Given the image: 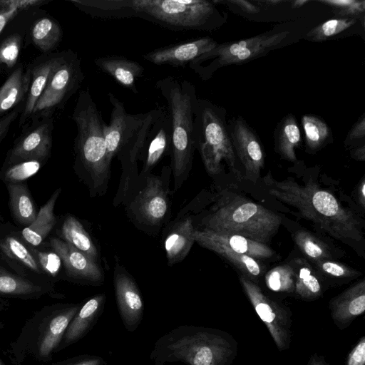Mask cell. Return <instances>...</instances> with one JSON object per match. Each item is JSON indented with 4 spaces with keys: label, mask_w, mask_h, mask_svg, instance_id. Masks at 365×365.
<instances>
[{
    "label": "cell",
    "mask_w": 365,
    "mask_h": 365,
    "mask_svg": "<svg viewBox=\"0 0 365 365\" xmlns=\"http://www.w3.org/2000/svg\"><path fill=\"white\" fill-rule=\"evenodd\" d=\"M263 182L273 197L296 208L303 218L331 237L340 240L362 239L361 222L356 216L312 180L304 184L290 177L277 180L268 172Z\"/></svg>",
    "instance_id": "1"
},
{
    "label": "cell",
    "mask_w": 365,
    "mask_h": 365,
    "mask_svg": "<svg viewBox=\"0 0 365 365\" xmlns=\"http://www.w3.org/2000/svg\"><path fill=\"white\" fill-rule=\"evenodd\" d=\"M108 98L112 107L109 123L103 124L108 155L110 161L116 157L122 167L113 200L118 206L125 205L141 186L143 180L139 178L137 161L140 159L158 108L133 114L126 111L124 103L112 93H108Z\"/></svg>",
    "instance_id": "2"
},
{
    "label": "cell",
    "mask_w": 365,
    "mask_h": 365,
    "mask_svg": "<svg viewBox=\"0 0 365 365\" xmlns=\"http://www.w3.org/2000/svg\"><path fill=\"white\" fill-rule=\"evenodd\" d=\"M72 118L77 128L75 170L91 197L103 195L107 190L112 161L108 155L102 115L88 88L79 93Z\"/></svg>",
    "instance_id": "3"
},
{
    "label": "cell",
    "mask_w": 365,
    "mask_h": 365,
    "mask_svg": "<svg viewBox=\"0 0 365 365\" xmlns=\"http://www.w3.org/2000/svg\"><path fill=\"white\" fill-rule=\"evenodd\" d=\"M155 88L165 100L171 125V171L173 191L187 180L195 148L194 114L198 99L194 84L186 79L168 76L158 81Z\"/></svg>",
    "instance_id": "4"
},
{
    "label": "cell",
    "mask_w": 365,
    "mask_h": 365,
    "mask_svg": "<svg viewBox=\"0 0 365 365\" xmlns=\"http://www.w3.org/2000/svg\"><path fill=\"white\" fill-rule=\"evenodd\" d=\"M279 215L248 198L222 190L201 220L202 228L267 245L280 227Z\"/></svg>",
    "instance_id": "5"
},
{
    "label": "cell",
    "mask_w": 365,
    "mask_h": 365,
    "mask_svg": "<svg viewBox=\"0 0 365 365\" xmlns=\"http://www.w3.org/2000/svg\"><path fill=\"white\" fill-rule=\"evenodd\" d=\"M81 306V304H56L46 306L36 312L10 345L14 365H21L29 359L51 361Z\"/></svg>",
    "instance_id": "6"
},
{
    "label": "cell",
    "mask_w": 365,
    "mask_h": 365,
    "mask_svg": "<svg viewBox=\"0 0 365 365\" xmlns=\"http://www.w3.org/2000/svg\"><path fill=\"white\" fill-rule=\"evenodd\" d=\"M140 18L173 30L211 31L227 19L212 1L127 0L126 19Z\"/></svg>",
    "instance_id": "7"
},
{
    "label": "cell",
    "mask_w": 365,
    "mask_h": 365,
    "mask_svg": "<svg viewBox=\"0 0 365 365\" xmlns=\"http://www.w3.org/2000/svg\"><path fill=\"white\" fill-rule=\"evenodd\" d=\"M225 109L212 101L198 98L194 114V140L207 172L220 174L227 168L235 178H242V168L227 127Z\"/></svg>",
    "instance_id": "8"
},
{
    "label": "cell",
    "mask_w": 365,
    "mask_h": 365,
    "mask_svg": "<svg viewBox=\"0 0 365 365\" xmlns=\"http://www.w3.org/2000/svg\"><path fill=\"white\" fill-rule=\"evenodd\" d=\"M292 36L290 29L274 28L247 38L217 43L188 66L202 81H207L220 68L247 63L292 43Z\"/></svg>",
    "instance_id": "9"
},
{
    "label": "cell",
    "mask_w": 365,
    "mask_h": 365,
    "mask_svg": "<svg viewBox=\"0 0 365 365\" xmlns=\"http://www.w3.org/2000/svg\"><path fill=\"white\" fill-rule=\"evenodd\" d=\"M212 336L194 326L180 325L160 337L150 353L154 365L182 362L186 365H215Z\"/></svg>",
    "instance_id": "10"
},
{
    "label": "cell",
    "mask_w": 365,
    "mask_h": 365,
    "mask_svg": "<svg viewBox=\"0 0 365 365\" xmlns=\"http://www.w3.org/2000/svg\"><path fill=\"white\" fill-rule=\"evenodd\" d=\"M171 172V168L166 166L160 175H146L141 186L125 204L128 216L139 228L158 230L168 219Z\"/></svg>",
    "instance_id": "11"
},
{
    "label": "cell",
    "mask_w": 365,
    "mask_h": 365,
    "mask_svg": "<svg viewBox=\"0 0 365 365\" xmlns=\"http://www.w3.org/2000/svg\"><path fill=\"white\" fill-rule=\"evenodd\" d=\"M83 79L80 60L72 52L58 56L46 88L32 114L60 106L75 92Z\"/></svg>",
    "instance_id": "12"
},
{
    "label": "cell",
    "mask_w": 365,
    "mask_h": 365,
    "mask_svg": "<svg viewBox=\"0 0 365 365\" xmlns=\"http://www.w3.org/2000/svg\"><path fill=\"white\" fill-rule=\"evenodd\" d=\"M227 131L246 180L255 183L264 168V152L256 133L242 116L227 121Z\"/></svg>",
    "instance_id": "13"
},
{
    "label": "cell",
    "mask_w": 365,
    "mask_h": 365,
    "mask_svg": "<svg viewBox=\"0 0 365 365\" xmlns=\"http://www.w3.org/2000/svg\"><path fill=\"white\" fill-rule=\"evenodd\" d=\"M114 288L122 322L128 331H134L143 318V301L133 278L119 264L114 269Z\"/></svg>",
    "instance_id": "14"
},
{
    "label": "cell",
    "mask_w": 365,
    "mask_h": 365,
    "mask_svg": "<svg viewBox=\"0 0 365 365\" xmlns=\"http://www.w3.org/2000/svg\"><path fill=\"white\" fill-rule=\"evenodd\" d=\"M195 242L210 250L222 247L237 254L245 255L257 260L267 259L274 255V251L267 245L262 244L245 237L214 232L205 229L195 228Z\"/></svg>",
    "instance_id": "15"
},
{
    "label": "cell",
    "mask_w": 365,
    "mask_h": 365,
    "mask_svg": "<svg viewBox=\"0 0 365 365\" xmlns=\"http://www.w3.org/2000/svg\"><path fill=\"white\" fill-rule=\"evenodd\" d=\"M171 125L167 111L158 108L155 120L149 131L140 160L143 162L139 178L140 180L151 173L155 165L171 153Z\"/></svg>",
    "instance_id": "16"
},
{
    "label": "cell",
    "mask_w": 365,
    "mask_h": 365,
    "mask_svg": "<svg viewBox=\"0 0 365 365\" xmlns=\"http://www.w3.org/2000/svg\"><path fill=\"white\" fill-rule=\"evenodd\" d=\"M217 44L212 38L201 37L153 50L142 57L155 65L183 67Z\"/></svg>",
    "instance_id": "17"
},
{
    "label": "cell",
    "mask_w": 365,
    "mask_h": 365,
    "mask_svg": "<svg viewBox=\"0 0 365 365\" xmlns=\"http://www.w3.org/2000/svg\"><path fill=\"white\" fill-rule=\"evenodd\" d=\"M50 245L61 257L69 277L91 284L103 282V271L98 263L61 239L51 238Z\"/></svg>",
    "instance_id": "18"
},
{
    "label": "cell",
    "mask_w": 365,
    "mask_h": 365,
    "mask_svg": "<svg viewBox=\"0 0 365 365\" xmlns=\"http://www.w3.org/2000/svg\"><path fill=\"white\" fill-rule=\"evenodd\" d=\"M51 122H44L26 132L9 153L7 165L33 160L44 162L51 153Z\"/></svg>",
    "instance_id": "19"
},
{
    "label": "cell",
    "mask_w": 365,
    "mask_h": 365,
    "mask_svg": "<svg viewBox=\"0 0 365 365\" xmlns=\"http://www.w3.org/2000/svg\"><path fill=\"white\" fill-rule=\"evenodd\" d=\"M194 230V220L190 216L178 218L167 226L163 247L169 266L182 262L188 255L195 242Z\"/></svg>",
    "instance_id": "20"
},
{
    "label": "cell",
    "mask_w": 365,
    "mask_h": 365,
    "mask_svg": "<svg viewBox=\"0 0 365 365\" xmlns=\"http://www.w3.org/2000/svg\"><path fill=\"white\" fill-rule=\"evenodd\" d=\"M105 303L106 295L101 293L81 304L69 323L57 351L78 341L92 329L103 311Z\"/></svg>",
    "instance_id": "21"
},
{
    "label": "cell",
    "mask_w": 365,
    "mask_h": 365,
    "mask_svg": "<svg viewBox=\"0 0 365 365\" xmlns=\"http://www.w3.org/2000/svg\"><path fill=\"white\" fill-rule=\"evenodd\" d=\"M96 66L110 76L122 86L137 93L136 80L142 76L143 67L137 61L125 56L110 55L94 61Z\"/></svg>",
    "instance_id": "22"
},
{
    "label": "cell",
    "mask_w": 365,
    "mask_h": 365,
    "mask_svg": "<svg viewBox=\"0 0 365 365\" xmlns=\"http://www.w3.org/2000/svg\"><path fill=\"white\" fill-rule=\"evenodd\" d=\"M48 284L14 274L0 265V295L21 299H35L50 292Z\"/></svg>",
    "instance_id": "23"
},
{
    "label": "cell",
    "mask_w": 365,
    "mask_h": 365,
    "mask_svg": "<svg viewBox=\"0 0 365 365\" xmlns=\"http://www.w3.org/2000/svg\"><path fill=\"white\" fill-rule=\"evenodd\" d=\"M61 192V188L56 190L41 207L34 222L22 230V238L28 244L34 247L39 245L55 226L56 219L53 210Z\"/></svg>",
    "instance_id": "24"
},
{
    "label": "cell",
    "mask_w": 365,
    "mask_h": 365,
    "mask_svg": "<svg viewBox=\"0 0 365 365\" xmlns=\"http://www.w3.org/2000/svg\"><path fill=\"white\" fill-rule=\"evenodd\" d=\"M61 237L91 259L99 264V253L92 238L80 221L68 215L61 226Z\"/></svg>",
    "instance_id": "25"
},
{
    "label": "cell",
    "mask_w": 365,
    "mask_h": 365,
    "mask_svg": "<svg viewBox=\"0 0 365 365\" xmlns=\"http://www.w3.org/2000/svg\"><path fill=\"white\" fill-rule=\"evenodd\" d=\"M9 195V205L14 218L26 227L35 220L37 212L29 190L26 184H6Z\"/></svg>",
    "instance_id": "26"
},
{
    "label": "cell",
    "mask_w": 365,
    "mask_h": 365,
    "mask_svg": "<svg viewBox=\"0 0 365 365\" xmlns=\"http://www.w3.org/2000/svg\"><path fill=\"white\" fill-rule=\"evenodd\" d=\"M58 56L49 58L46 61L38 64L30 73L31 79L29 93L24 112L20 118L21 125L32 113L34 107L42 95L51 73L56 65Z\"/></svg>",
    "instance_id": "27"
},
{
    "label": "cell",
    "mask_w": 365,
    "mask_h": 365,
    "mask_svg": "<svg viewBox=\"0 0 365 365\" xmlns=\"http://www.w3.org/2000/svg\"><path fill=\"white\" fill-rule=\"evenodd\" d=\"M274 137L276 148L279 155L288 161L296 162L295 148L301 141V133L292 114L282 118L275 130Z\"/></svg>",
    "instance_id": "28"
},
{
    "label": "cell",
    "mask_w": 365,
    "mask_h": 365,
    "mask_svg": "<svg viewBox=\"0 0 365 365\" xmlns=\"http://www.w3.org/2000/svg\"><path fill=\"white\" fill-rule=\"evenodd\" d=\"M0 250L13 263H17L38 274L44 273L36 254H33L19 237L8 235L0 238Z\"/></svg>",
    "instance_id": "29"
},
{
    "label": "cell",
    "mask_w": 365,
    "mask_h": 365,
    "mask_svg": "<svg viewBox=\"0 0 365 365\" xmlns=\"http://www.w3.org/2000/svg\"><path fill=\"white\" fill-rule=\"evenodd\" d=\"M30 73L19 67L12 72L0 88V114L17 104L29 91Z\"/></svg>",
    "instance_id": "30"
},
{
    "label": "cell",
    "mask_w": 365,
    "mask_h": 365,
    "mask_svg": "<svg viewBox=\"0 0 365 365\" xmlns=\"http://www.w3.org/2000/svg\"><path fill=\"white\" fill-rule=\"evenodd\" d=\"M302 124L306 147L309 150H318L331 138V130L328 125L315 115H304L302 117Z\"/></svg>",
    "instance_id": "31"
},
{
    "label": "cell",
    "mask_w": 365,
    "mask_h": 365,
    "mask_svg": "<svg viewBox=\"0 0 365 365\" xmlns=\"http://www.w3.org/2000/svg\"><path fill=\"white\" fill-rule=\"evenodd\" d=\"M32 38L35 45L43 51L53 48L61 37V29L53 19H38L32 29Z\"/></svg>",
    "instance_id": "32"
},
{
    "label": "cell",
    "mask_w": 365,
    "mask_h": 365,
    "mask_svg": "<svg viewBox=\"0 0 365 365\" xmlns=\"http://www.w3.org/2000/svg\"><path fill=\"white\" fill-rule=\"evenodd\" d=\"M294 238L299 249L314 263L332 259L327 245L312 233L300 230L296 232Z\"/></svg>",
    "instance_id": "33"
},
{
    "label": "cell",
    "mask_w": 365,
    "mask_h": 365,
    "mask_svg": "<svg viewBox=\"0 0 365 365\" xmlns=\"http://www.w3.org/2000/svg\"><path fill=\"white\" fill-rule=\"evenodd\" d=\"M297 290L301 294H316L321 284L312 267L304 259L297 258L292 264Z\"/></svg>",
    "instance_id": "34"
},
{
    "label": "cell",
    "mask_w": 365,
    "mask_h": 365,
    "mask_svg": "<svg viewBox=\"0 0 365 365\" xmlns=\"http://www.w3.org/2000/svg\"><path fill=\"white\" fill-rule=\"evenodd\" d=\"M358 21L354 18H337L327 20L311 29L306 38L314 42H322L347 30Z\"/></svg>",
    "instance_id": "35"
},
{
    "label": "cell",
    "mask_w": 365,
    "mask_h": 365,
    "mask_svg": "<svg viewBox=\"0 0 365 365\" xmlns=\"http://www.w3.org/2000/svg\"><path fill=\"white\" fill-rule=\"evenodd\" d=\"M39 160H26L8 165L0 173L6 184L19 183L35 175L42 165Z\"/></svg>",
    "instance_id": "36"
},
{
    "label": "cell",
    "mask_w": 365,
    "mask_h": 365,
    "mask_svg": "<svg viewBox=\"0 0 365 365\" xmlns=\"http://www.w3.org/2000/svg\"><path fill=\"white\" fill-rule=\"evenodd\" d=\"M267 287L275 292L287 291L293 288L294 284V269L292 264L278 265L265 275Z\"/></svg>",
    "instance_id": "37"
},
{
    "label": "cell",
    "mask_w": 365,
    "mask_h": 365,
    "mask_svg": "<svg viewBox=\"0 0 365 365\" xmlns=\"http://www.w3.org/2000/svg\"><path fill=\"white\" fill-rule=\"evenodd\" d=\"M320 3L331 8V11L340 18L364 19L365 1L364 0H321Z\"/></svg>",
    "instance_id": "38"
},
{
    "label": "cell",
    "mask_w": 365,
    "mask_h": 365,
    "mask_svg": "<svg viewBox=\"0 0 365 365\" xmlns=\"http://www.w3.org/2000/svg\"><path fill=\"white\" fill-rule=\"evenodd\" d=\"M21 48V37L13 35L0 46V64L12 68L16 63Z\"/></svg>",
    "instance_id": "39"
},
{
    "label": "cell",
    "mask_w": 365,
    "mask_h": 365,
    "mask_svg": "<svg viewBox=\"0 0 365 365\" xmlns=\"http://www.w3.org/2000/svg\"><path fill=\"white\" fill-rule=\"evenodd\" d=\"M314 264L322 273L331 277H349L359 274L351 267L335 262L333 259H327L315 262Z\"/></svg>",
    "instance_id": "40"
},
{
    "label": "cell",
    "mask_w": 365,
    "mask_h": 365,
    "mask_svg": "<svg viewBox=\"0 0 365 365\" xmlns=\"http://www.w3.org/2000/svg\"><path fill=\"white\" fill-rule=\"evenodd\" d=\"M36 256L43 271L52 277H56L60 269L61 259L53 252L36 251Z\"/></svg>",
    "instance_id": "41"
},
{
    "label": "cell",
    "mask_w": 365,
    "mask_h": 365,
    "mask_svg": "<svg viewBox=\"0 0 365 365\" xmlns=\"http://www.w3.org/2000/svg\"><path fill=\"white\" fill-rule=\"evenodd\" d=\"M106 361L101 357L95 355H80L65 359L51 365H106Z\"/></svg>",
    "instance_id": "42"
},
{
    "label": "cell",
    "mask_w": 365,
    "mask_h": 365,
    "mask_svg": "<svg viewBox=\"0 0 365 365\" xmlns=\"http://www.w3.org/2000/svg\"><path fill=\"white\" fill-rule=\"evenodd\" d=\"M365 137V114L363 113L348 133L344 141L346 145H349Z\"/></svg>",
    "instance_id": "43"
},
{
    "label": "cell",
    "mask_w": 365,
    "mask_h": 365,
    "mask_svg": "<svg viewBox=\"0 0 365 365\" xmlns=\"http://www.w3.org/2000/svg\"><path fill=\"white\" fill-rule=\"evenodd\" d=\"M215 4H225L233 5V6H237L241 11L246 14H254L259 12L261 8L256 4L253 1H245V0H230V1H222V0H212Z\"/></svg>",
    "instance_id": "44"
},
{
    "label": "cell",
    "mask_w": 365,
    "mask_h": 365,
    "mask_svg": "<svg viewBox=\"0 0 365 365\" xmlns=\"http://www.w3.org/2000/svg\"><path fill=\"white\" fill-rule=\"evenodd\" d=\"M365 341L363 339L352 350L349 355L347 365H364Z\"/></svg>",
    "instance_id": "45"
},
{
    "label": "cell",
    "mask_w": 365,
    "mask_h": 365,
    "mask_svg": "<svg viewBox=\"0 0 365 365\" xmlns=\"http://www.w3.org/2000/svg\"><path fill=\"white\" fill-rule=\"evenodd\" d=\"M19 110H14L0 118V141L5 137L11 123L18 116Z\"/></svg>",
    "instance_id": "46"
},
{
    "label": "cell",
    "mask_w": 365,
    "mask_h": 365,
    "mask_svg": "<svg viewBox=\"0 0 365 365\" xmlns=\"http://www.w3.org/2000/svg\"><path fill=\"white\" fill-rule=\"evenodd\" d=\"M41 1L38 0H7L2 1V4L4 6L14 9L16 10L25 9L29 6H35L41 4Z\"/></svg>",
    "instance_id": "47"
},
{
    "label": "cell",
    "mask_w": 365,
    "mask_h": 365,
    "mask_svg": "<svg viewBox=\"0 0 365 365\" xmlns=\"http://www.w3.org/2000/svg\"><path fill=\"white\" fill-rule=\"evenodd\" d=\"M0 1V33L6 26V23L16 15L18 10L4 6Z\"/></svg>",
    "instance_id": "48"
},
{
    "label": "cell",
    "mask_w": 365,
    "mask_h": 365,
    "mask_svg": "<svg viewBox=\"0 0 365 365\" xmlns=\"http://www.w3.org/2000/svg\"><path fill=\"white\" fill-rule=\"evenodd\" d=\"M351 154L353 158L364 161L365 160V145L363 144L361 147L354 148L351 151Z\"/></svg>",
    "instance_id": "49"
},
{
    "label": "cell",
    "mask_w": 365,
    "mask_h": 365,
    "mask_svg": "<svg viewBox=\"0 0 365 365\" xmlns=\"http://www.w3.org/2000/svg\"><path fill=\"white\" fill-rule=\"evenodd\" d=\"M359 202H361L362 207H364V202H365V183L364 180H362L361 185H359Z\"/></svg>",
    "instance_id": "50"
},
{
    "label": "cell",
    "mask_w": 365,
    "mask_h": 365,
    "mask_svg": "<svg viewBox=\"0 0 365 365\" xmlns=\"http://www.w3.org/2000/svg\"><path fill=\"white\" fill-rule=\"evenodd\" d=\"M309 1L307 0H297L292 1V8H298L302 6L304 4L309 3Z\"/></svg>",
    "instance_id": "51"
},
{
    "label": "cell",
    "mask_w": 365,
    "mask_h": 365,
    "mask_svg": "<svg viewBox=\"0 0 365 365\" xmlns=\"http://www.w3.org/2000/svg\"><path fill=\"white\" fill-rule=\"evenodd\" d=\"M2 328H3V324L0 322V332H1ZM0 350H1V345H0ZM0 365H6L1 358H0Z\"/></svg>",
    "instance_id": "52"
}]
</instances>
